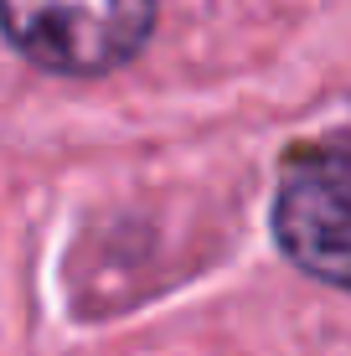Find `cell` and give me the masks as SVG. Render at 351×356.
I'll list each match as a JSON object with an SVG mask.
<instances>
[{"label": "cell", "instance_id": "6da1fadb", "mask_svg": "<svg viewBox=\"0 0 351 356\" xmlns=\"http://www.w3.org/2000/svg\"><path fill=\"white\" fill-rule=\"evenodd\" d=\"M155 31V0H0V36L57 78H104Z\"/></svg>", "mask_w": 351, "mask_h": 356}, {"label": "cell", "instance_id": "7a4b0ae2", "mask_svg": "<svg viewBox=\"0 0 351 356\" xmlns=\"http://www.w3.org/2000/svg\"><path fill=\"white\" fill-rule=\"evenodd\" d=\"M274 232L305 274L351 289V145H325L289 161Z\"/></svg>", "mask_w": 351, "mask_h": 356}]
</instances>
